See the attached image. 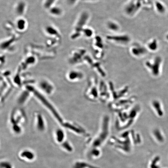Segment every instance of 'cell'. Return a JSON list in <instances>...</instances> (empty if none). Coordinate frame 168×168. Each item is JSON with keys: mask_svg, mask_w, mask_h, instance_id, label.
Here are the masks:
<instances>
[{"mask_svg": "<svg viewBox=\"0 0 168 168\" xmlns=\"http://www.w3.org/2000/svg\"><path fill=\"white\" fill-rule=\"evenodd\" d=\"M37 85L39 90L44 94L51 95L55 91V86L53 83L46 79L42 78L39 79Z\"/></svg>", "mask_w": 168, "mask_h": 168, "instance_id": "cell-1", "label": "cell"}, {"mask_svg": "<svg viewBox=\"0 0 168 168\" xmlns=\"http://www.w3.org/2000/svg\"><path fill=\"white\" fill-rule=\"evenodd\" d=\"M26 116L24 111L21 109H14L10 117L11 124H17L22 126L26 121Z\"/></svg>", "mask_w": 168, "mask_h": 168, "instance_id": "cell-2", "label": "cell"}, {"mask_svg": "<svg viewBox=\"0 0 168 168\" xmlns=\"http://www.w3.org/2000/svg\"><path fill=\"white\" fill-rule=\"evenodd\" d=\"M34 125L38 131L43 132L46 129V122L43 114L39 112H35L33 117Z\"/></svg>", "mask_w": 168, "mask_h": 168, "instance_id": "cell-3", "label": "cell"}, {"mask_svg": "<svg viewBox=\"0 0 168 168\" xmlns=\"http://www.w3.org/2000/svg\"><path fill=\"white\" fill-rule=\"evenodd\" d=\"M160 60L156 59L154 61L146 62L145 66L153 76H158L159 74V65Z\"/></svg>", "mask_w": 168, "mask_h": 168, "instance_id": "cell-4", "label": "cell"}, {"mask_svg": "<svg viewBox=\"0 0 168 168\" xmlns=\"http://www.w3.org/2000/svg\"><path fill=\"white\" fill-rule=\"evenodd\" d=\"M84 77L83 74L79 70H72L68 71L66 75V79L71 82H78L83 79Z\"/></svg>", "mask_w": 168, "mask_h": 168, "instance_id": "cell-5", "label": "cell"}, {"mask_svg": "<svg viewBox=\"0 0 168 168\" xmlns=\"http://www.w3.org/2000/svg\"><path fill=\"white\" fill-rule=\"evenodd\" d=\"M63 125L66 129L76 134L84 135L85 133V130L83 127L75 123L68 122L64 123Z\"/></svg>", "mask_w": 168, "mask_h": 168, "instance_id": "cell-6", "label": "cell"}, {"mask_svg": "<svg viewBox=\"0 0 168 168\" xmlns=\"http://www.w3.org/2000/svg\"><path fill=\"white\" fill-rule=\"evenodd\" d=\"M19 156L23 160L28 162L34 161L36 157L35 153L31 149H29L22 150L19 153Z\"/></svg>", "mask_w": 168, "mask_h": 168, "instance_id": "cell-7", "label": "cell"}, {"mask_svg": "<svg viewBox=\"0 0 168 168\" xmlns=\"http://www.w3.org/2000/svg\"><path fill=\"white\" fill-rule=\"evenodd\" d=\"M33 94L32 92L26 87V90L22 91L18 95L17 98V102L20 105H24L27 102H28L30 97Z\"/></svg>", "mask_w": 168, "mask_h": 168, "instance_id": "cell-8", "label": "cell"}, {"mask_svg": "<svg viewBox=\"0 0 168 168\" xmlns=\"http://www.w3.org/2000/svg\"><path fill=\"white\" fill-rule=\"evenodd\" d=\"M54 139L57 144H61L66 140L65 130L62 128H58L54 132Z\"/></svg>", "mask_w": 168, "mask_h": 168, "instance_id": "cell-9", "label": "cell"}, {"mask_svg": "<svg viewBox=\"0 0 168 168\" xmlns=\"http://www.w3.org/2000/svg\"><path fill=\"white\" fill-rule=\"evenodd\" d=\"M107 38L109 40L123 44H127L130 40V37L127 35H109Z\"/></svg>", "mask_w": 168, "mask_h": 168, "instance_id": "cell-10", "label": "cell"}, {"mask_svg": "<svg viewBox=\"0 0 168 168\" xmlns=\"http://www.w3.org/2000/svg\"><path fill=\"white\" fill-rule=\"evenodd\" d=\"M131 53L134 57H139L146 54V50L142 46H135L132 48Z\"/></svg>", "mask_w": 168, "mask_h": 168, "instance_id": "cell-11", "label": "cell"}, {"mask_svg": "<svg viewBox=\"0 0 168 168\" xmlns=\"http://www.w3.org/2000/svg\"><path fill=\"white\" fill-rule=\"evenodd\" d=\"M26 4L24 2L21 1L18 2L15 7V11L18 15H22L25 12Z\"/></svg>", "mask_w": 168, "mask_h": 168, "instance_id": "cell-12", "label": "cell"}, {"mask_svg": "<svg viewBox=\"0 0 168 168\" xmlns=\"http://www.w3.org/2000/svg\"><path fill=\"white\" fill-rule=\"evenodd\" d=\"M62 148L66 152L68 153H71L74 150L73 146L69 141L66 140L64 142L60 144Z\"/></svg>", "mask_w": 168, "mask_h": 168, "instance_id": "cell-13", "label": "cell"}, {"mask_svg": "<svg viewBox=\"0 0 168 168\" xmlns=\"http://www.w3.org/2000/svg\"><path fill=\"white\" fill-rule=\"evenodd\" d=\"M11 129L14 134L19 135L22 134L23 131L22 125L17 124H11Z\"/></svg>", "mask_w": 168, "mask_h": 168, "instance_id": "cell-14", "label": "cell"}, {"mask_svg": "<svg viewBox=\"0 0 168 168\" xmlns=\"http://www.w3.org/2000/svg\"><path fill=\"white\" fill-rule=\"evenodd\" d=\"M16 27L19 31H24L27 27V22L24 18H20L16 22Z\"/></svg>", "mask_w": 168, "mask_h": 168, "instance_id": "cell-15", "label": "cell"}, {"mask_svg": "<svg viewBox=\"0 0 168 168\" xmlns=\"http://www.w3.org/2000/svg\"><path fill=\"white\" fill-rule=\"evenodd\" d=\"M51 14L55 16H60L62 14V10L59 7L53 6L49 9Z\"/></svg>", "mask_w": 168, "mask_h": 168, "instance_id": "cell-16", "label": "cell"}, {"mask_svg": "<svg viewBox=\"0 0 168 168\" xmlns=\"http://www.w3.org/2000/svg\"><path fill=\"white\" fill-rule=\"evenodd\" d=\"M88 14H85V13L82 14L78 21V23H77V28H78L79 29L81 28L82 29L81 27L83 26V25H85L86 24L87 20L88 19Z\"/></svg>", "mask_w": 168, "mask_h": 168, "instance_id": "cell-17", "label": "cell"}, {"mask_svg": "<svg viewBox=\"0 0 168 168\" xmlns=\"http://www.w3.org/2000/svg\"><path fill=\"white\" fill-rule=\"evenodd\" d=\"M107 27L110 30L112 31H117L119 29L118 25L113 22H109L107 24Z\"/></svg>", "mask_w": 168, "mask_h": 168, "instance_id": "cell-18", "label": "cell"}, {"mask_svg": "<svg viewBox=\"0 0 168 168\" xmlns=\"http://www.w3.org/2000/svg\"><path fill=\"white\" fill-rule=\"evenodd\" d=\"M1 168H13V164L7 160H3L0 162Z\"/></svg>", "mask_w": 168, "mask_h": 168, "instance_id": "cell-19", "label": "cell"}, {"mask_svg": "<svg viewBox=\"0 0 168 168\" xmlns=\"http://www.w3.org/2000/svg\"><path fill=\"white\" fill-rule=\"evenodd\" d=\"M46 32L48 33V34H49V35H57L58 33L57 31L56 30V29H55L54 27H52L51 26H49L48 27H46Z\"/></svg>", "mask_w": 168, "mask_h": 168, "instance_id": "cell-20", "label": "cell"}, {"mask_svg": "<svg viewBox=\"0 0 168 168\" xmlns=\"http://www.w3.org/2000/svg\"><path fill=\"white\" fill-rule=\"evenodd\" d=\"M56 0H45L44 1V6L46 9H50L53 6V4Z\"/></svg>", "mask_w": 168, "mask_h": 168, "instance_id": "cell-21", "label": "cell"}, {"mask_svg": "<svg viewBox=\"0 0 168 168\" xmlns=\"http://www.w3.org/2000/svg\"><path fill=\"white\" fill-rule=\"evenodd\" d=\"M155 40H153L152 42H149L147 45V47L150 50L154 51L157 48V44Z\"/></svg>", "mask_w": 168, "mask_h": 168, "instance_id": "cell-22", "label": "cell"}, {"mask_svg": "<svg viewBox=\"0 0 168 168\" xmlns=\"http://www.w3.org/2000/svg\"><path fill=\"white\" fill-rule=\"evenodd\" d=\"M83 31L82 32L84 33L86 37H91L93 33V32L91 29L88 28L84 29L83 30Z\"/></svg>", "mask_w": 168, "mask_h": 168, "instance_id": "cell-23", "label": "cell"}, {"mask_svg": "<svg viewBox=\"0 0 168 168\" xmlns=\"http://www.w3.org/2000/svg\"><path fill=\"white\" fill-rule=\"evenodd\" d=\"M26 63L28 64V65H33L35 63V58L34 57L28 58L27 59H26Z\"/></svg>", "mask_w": 168, "mask_h": 168, "instance_id": "cell-24", "label": "cell"}, {"mask_svg": "<svg viewBox=\"0 0 168 168\" xmlns=\"http://www.w3.org/2000/svg\"><path fill=\"white\" fill-rule=\"evenodd\" d=\"M77 0H67L68 4L70 5H73L76 3Z\"/></svg>", "mask_w": 168, "mask_h": 168, "instance_id": "cell-25", "label": "cell"}]
</instances>
